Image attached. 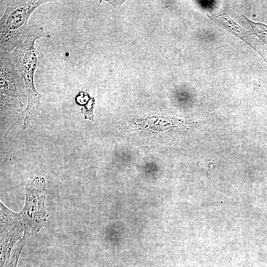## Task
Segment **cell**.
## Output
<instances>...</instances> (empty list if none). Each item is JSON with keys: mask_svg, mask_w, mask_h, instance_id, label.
<instances>
[{"mask_svg": "<svg viewBox=\"0 0 267 267\" xmlns=\"http://www.w3.org/2000/svg\"><path fill=\"white\" fill-rule=\"evenodd\" d=\"M45 36L43 26L31 25L25 40L10 53L13 63L23 79L27 90L28 104L23 111L24 128L28 127L36 119L40 110V100L43 95L37 90L34 83V74L39 66L35 43L37 39Z\"/></svg>", "mask_w": 267, "mask_h": 267, "instance_id": "cell-1", "label": "cell"}, {"mask_svg": "<svg viewBox=\"0 0 267 267\" xmlns=\"http://www.w3.org/2000/svg\"><path fill=\"white\" fill-rule=\"evenodd\" d=\"M53 1L6 0V7L0 22V53H10L25 40L30 15L41 5Z\"/></svg>", "mask_w": 267, "mask_h": 267, "instance_id": "cell-2", "label": "cell"}, {"mask_svg": "<svg viewBox=\"0 0 267 267\" xmlns=\"http://www.w3.org/2000/svg\"><path fill=\"white\" fill-rule=\"evenodd\" d=\"M25 189V204L19 213L24 235L29 237L40 231L49 216L45 207L46 181L44 177L34 176L26 183Z\"/></svg>", "mask_w": 267, "mask_h": 267, "instance_id": "cell-3", "label": "cell"}, {"mask_svg": "<svg viewBox=\"0 0 267 267\" xmlns=\"http://www.w3.org/2000/svg\"><path fill=\"white\" fill-rule=\"evenodd\" d=\"M1 94L10 97L24 95L27 92L23 79L13 63L10 53L0 54Z\"/></svg>", "mask_w": 267, "mask_h": 267, "instance_id": "cell-4", "label": "cell"}, {"mask_svg": "<svg viewBox=\"0 0 267 267\" xmlns=\"http://www.w3.org/2000/svg\"><path fill=\"white\" fill-rule=\"evenodd\" d=\"M24 233V230L20 221L0 233V267L8 260L15 245L23 238Z\"/></svg>", "mask_w": 267, "mask_h": 267, "instance_id": "cell-5", "label": "cell"}, {"mask_svg": "<svg viewBox=\"0 0 267 267\" xmlns=\"http://www.w3.org/2000/svg\"><path fill=\"white\" fill-rule=\"evenodd\" d=\"M0 233L4 232L7 228L18 222L21 220L20 213L12 212L7 208L0 201Z\"/></svg>", "mask_w": 267, "mask_h": 267, "instance_id": "cell-6", "label": "cell"}, {"mask_svg": "<svg viewBox=\"0 0 267 267\" xmlns=\"http://www.w3.org/2000/svg\"><path fill=\"white\" fill-rule=\"evenodd\" d=\"M28 238L29 237L23 235V238L17 242L12 251L9 258L2 267H17L21 251Z\"/></svg>", "mask_w": 267, "mask_h": 267, "instance_id": "cell-7", "label": "cell"}, {"mask_svg": "<svg viewBox=\"0 0 267 267\" xmlns=\"http://www.w3.org/2000/svg\"><path fill=\"white\" fill-rule=\"evenodd\" d=\"M243 16L251 25L254 33L261 43L267 47V25L260 23L252 22L245 16Z\"/></svg>", "mask_w": 267, "mask_h": 267, "instance_id": "cell-8", "label": "cell"}, {"mask_svg": "<svg viewBox=\"0 0 267 267\" xmlns=\"http://www.w3.org/2000/svg\"><path fill=\"white\" fill-rule=\"evenodd\" d=\"M93 104L94 99L91 98L86 105H83L81 112L84 114L85 119L93 120V115L92 114Z\"/></svg>", "mask_w": 267, "mask_h": 267, "instance_id": "cell-9", "label": "cell"}, {"mask_svg": "<svg viewBox=\"0 0 267 267\" xmlns=\"http://www.w3.org/2000/svg\"><path fill=\"white\" fill-rule=\"evenodd\" d=\"M261 144L267 154V134H264L262 135Z\"/></svg>", "mask_w": 267, "mask_h": 267, "instance_id": "cell-10", "label": "cell"}]
</instances>
